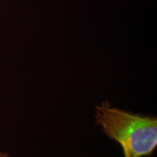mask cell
I'll return each instance as SVG.
<instances>
[{
	"mask_svg": "<svg viewBox=\"0 0 157 157\" xmlns=\"http://www.w3.org/2000/svg\"><path fill=\"white\" fill-rule=\"evenodd\" d=\"M0 157H10V155L8 154H7V153L0 151Z\"/></svg>",
	"mask_w": 157,
	"mask_h": 157,
	"instance_id": "obj_2",
	"label": "cell"
},
{
	"mask_svg": "<svg viewBox=\"0 0 157 157\" xmlns=\"http://www.w3.org/2000/svg\"><path fill=\"white\" fill-rule=\"evenodd\" d=\"M95 122L119 144L124 157H151L157 148L156 117L113 107L108 101L95 107Z\"/></svg>",
	"mask_w": 157,
	"mask_h": 157,
	"instance_id": "obj_1",
	"label": "cell"
}]
</instances>
